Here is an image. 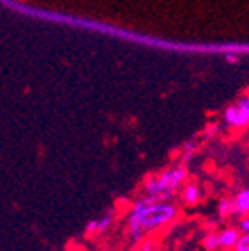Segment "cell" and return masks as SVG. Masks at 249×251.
I'll use <instances>...</instances> for the list:
<instances>
[{"instance_id":"obj_1","label":"cell","mask_w":249,"mask_h":251,"mask_svg":"<svg viewBox=\"0 0 249 251\" xmlns=\"http://www.w3.org/2000/svg\"><path fill=\"white\" fill-rule=\"evenodd\" d=\"M179 216V206L174 201H160L141 194L132 201L125 215V234L132 244H141L148 235L173 225Z\"/></svg>"},{"instance_id":"obj_2","label":"cell","mask_w":249,"mask_h":251,"mask_svg":"<svg viewBox=\"0 0 249 251\" xmlns=\"http://www.w3.org/2000/svg\"><path fill=\"white\" fill-rule=\"evenodd\" d=\"M188 168L185 162H178L162 169L155 175H148L141 183V194L153 199L173 201L179 194L181 187L188 181Z\"/></svg>"},{"instance_id":"obj_3","label":"cell","mask_w":249,"mask_h":251,"mask_svg":"<svg viewBox=\"0 0 249 251\" xmlns=\"http://www.w3.org/2000/svg\"><path fill=\"white\" fill-rule=\"evenodd\" d=\"M223 122L232 129H244L249 126V115L237 103H232L223 110Z\"/></svg>"},{"instance_id":"obj_4","label":"cell","mask_w":249,"mask_h":251,"mask_svg":"<svg viewBox=\"0 0 249 251\" xmlns=\"http://www.w3.org/2000/svg\"><path fill=\"white\" fill-rule=\"evenodd\" d=\"M178 197L183 206H197L204 197V188H202V185L197 183V181L188 180L187 183L181 187Z\"/></svg>"},{"instance_id":"obj_5","label":"cell","mask_w":249,"mask_h":251,"mask_svg":"<svg viewBox=\"0 0 249 251\" xmlns=\"http://www.w3.org/2000/svg\"><path fill=\"white\" fill-rule=\"evenodd\" d=\"M113 224H115V216H113L112 213H106V215L100 216V218L89 220V222H87V225H86V232L89 235L106 234V232H108L110 228L113 227Z\"/></svg>"},{"instance_id":"obj_6","label":"cell","mask_w":249,"mask_h":251,"mask_svg":"<svg viewBox=\"0 0 249 251\" xmlns=\"http://www.w3.org/2000/svg\"><path fill=\"white\" fill-rule=\"evenodd\" d=\"M218 234H220V243H222V250L232 251L237 246L242 232L237 228V225H230V227H225V228H222V230H218Z\"/></svg>"},{"instance_id":"obj_7","label":"cell","mask_w":249,"mask_h":251,"mask_svg":"<svg viewBox=\"0 0 249 251\" xmlns=\"http://www.w3.org/2000/svg\"><path fill=\"white\" fill-rule=\"evenodd\" d=\"M234 199V209L237 216H246L249 215V187L241 188L239 192H235Z\"/></svg>"},{"instance_id":"obj_8","label":"cell","mask_w":249,"mask_h":251,"mask_svg":"<svg viewBox=\"0 0 249 251\" xmlns=\"http://www.w3.org/2000/svg\"><path fill=\"white\" fill-rule=\"evenodd\" d=\"M202 248L204 251H223L222 243H220V234L218 230H209L202 237Z\"/></svg>"},{"instance_id":"obj_9","label":"cell","mask_w":249,"mask_h":251,"mask_svg":"<svg viewBox=\"0 0 249 251\" xmlns=\"http://www.w3.org/2000/svg\"><path fill=\"white\" fill-rule=\"evenodd\" d=\"M235 215L234 209V199L232 197H222L218 201V216L220 218H230Z\"/></svg>"},{"instance_id":"obj_10","label":"cell","mask_w":249,"mask_h":251,"mask_svg":"<svg viewBox=\"0 0 249 251\" xmlns=\"http://www.w3.org/2000/svg\"><path fill=\"white\" fill-rule=\"evenodd\" d=\"M197 149H199V145H197V141H195V140H188L187 143H185L183 150H181V159H183L185 164H187L188 159H190V157L197 152Z\"/></svg>"},{"instance_id":"obj_11","label":"cell","mask_w":249,"mask_h":251,"mask_svg":"<svg viewBox=\"0 0 249 251\" xmlns=\"http://www.w3.org/2000/svg\"><path fill=\"white\" fill-rule=\"evenodd\" d=\"M237 228L242 232V234H249V215L239 216V220H237Z\"/></svg>"},{"instance_id":"obj_12","label":"cell","mask_w":249,"mask_h":251,"mask_svg":"<svg viewBox=\"0 0 249 251\" xmlns=\"http://www.w3.org/2000/svg\"><path fill=\"white\" fill-rule=\"evenodd\" d=\"M235 103H237V105L241 106L242 110H244L246 114L249 115V93L241 94V96H239V98H237V101H235Z\"/></svg>"},{"instance_id":"obj_13","label":"cell","mask_w":249,"mask_h":251,"mask_svg":"<svg viewBox=\"0 0 249 251\" xmlns=\"http://www.w3.org/2000/svg\"><path fill=\"white\" fill-rule=\"evenodd\" d=\"M235 251H249V234H242L241 239H239Z\"/></svg>"},{"instance_id":"obj_14","label":"cell","mask_w":249,"mask_h":251,"mask_svg":"<svg viewBox=\"0 0 249 251\" xmlns=\"http://www.w3.org/2000/svg\"><path fill=\"white\" fill-rule=\"evenodd\" d=\"M225 61L230 63V65H234V63H239V56L234 54V52H226V54H225Z\"/></svg>"},{"instance_id":"obj_15","label":"cell","mask_w":249,"mask_h":251,"mask_svg":"<svg viewBox=\"0 0 249 251\" xmlns=\"http://www.w3.org/2000/svg\"><path fill=\"white\" fill-rule=\"evenodd\" d=\"M234 251H235V250H234Z\"/></svg>"}]
</instances>
